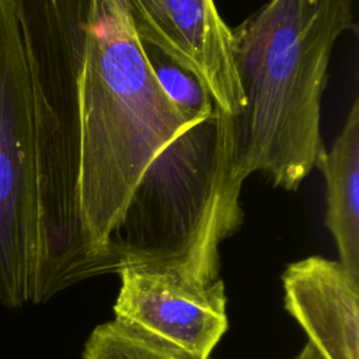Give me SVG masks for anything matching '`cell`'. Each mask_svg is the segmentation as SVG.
<instances>
[{
	"label": "cell",
	"instance_id": "cell-6",
	"mask_svg": "<svg viewBox=\"0 0 359 359\" xmlns=\"http://www.w3.org/2000/svg\"><path fill=\"white\" fill-rule=\"evenodd\" d=\"M285 309L324 359H359V276L339 259L311 255L282 275Z\"/></svg>",
	"mask_w": 359,
	"mask_h": 359
},
{
	"label": "cell",
	"instance_id": "cell-9",
	"mask_svg": "<svg viewBox=\"0 0 359 359\" xmlns=\"http://www.w3.org/2000/svg\"><path fill=\"white\" fill-rule=\"evenodd\" d=\"M83 359H198L112 320L100 324L86 341ZM210 359V358H209Z\"/></svg>",
	"mask_w": 359,
	"mask_h": 359
},
{
	"label": "cell",
	"instance_id": "cell-7",
	"mask_svg": "<svg viewBox=\"0 0 359 359\" xmlns=\"http://www.w3.org/2000/svg\"><path fill=\"white\" fill-rule=\"evenodd\" d=\"M316 167L323 172L327 191L325 226L334 237L339 261L359 276V98L331 149Z\"/></svg>",
	"mask_w": 359,
	"mask_h": 359
},
{
	"label": "cell",
	"instance_id": "cell-2",
	"mask_svg": "<svg viewBox=\"0 0 359 359\" xmlns=\"http://www.w3.org/2000/svg\"><path fill=\"white\" fill-rule=\"evenodd\" d=\"M353 0H269L231 28L244 105L230 122L229 181L254 172L296 191L325 151L321 102L334 45L355 31Z\"/></svg>",
	"mask_w": 359,
	"mask_h": 359
},
{
	"label": "cell",
	"instance_id": "cell-10",
	"mask_svg": "<svg viewBox=\"0 0 359 359\" xmlns=\"http://www.w3.org/2000/svg\"><path fill=\"white\" fill-rule=\"evenodd\" d=\"M294 359H323V358L314 349L306 346L300 351V353Z\"/></svg>",
	"mask_w": 359,
	"mask_h": 359
},
{
	"label": "cell",
	"instance_id": "cell-8",
	"mask_svg": "<svg viewBox=\"0 0 359 359\" xmlns=\"http://www.w3.org/2000/svg\"><path fill=\"white\" fill-rule=\"evenodd\" d=\"M142 45L156 80L187 123H199L222 111L192 72L174 62L158 48L147 42H142Z\"/></svg>",
	"mask_w": 359,
	"mask_h": 359
},
{
	"label": "cell",
	"instance_id": "cell-5",
	"mask_svg": "<svg viewBox=\"0 0 359 359\" xmlns=\"http://www.w3.org/2000/svg\"><path fill=\"white\" fill-rule=\"evenodd\" d=\"M135 31L142 42L164 52L192 72L229 118L244 98L231 52V28L215 0H129Z\"/></svg>",
	"mask_w": 359,
	"mask_h": 359
},
{
	"label": "cell",
	"instance_id": "cell-4",
	"mask_svg": "<svg viewBox=\"0 0 359 359\" xmlns=\"http://www.w3.org/2000/svg\"><path fill=\"white\" fill-rule=\"evenodd\" d=\"M115 321L198 359H209L229 330L227 296L219 279L201 286L158 269L126 265Z\"/></svg>",
	"mask_w": 359,
	"mask_h": 359
},
{
	"label": "cell",
	"instance_id": "cell-1",
	"mask_svg": "<svg viewBox=\"0 0 359 359\" xmlns=\"http://www.w3.org/2000/svg\"><path fill=\"white\" fill-rule=\"evenodd\" d=\"M32 97L42 251L34 303L121 259L196 269L243 223L230 122L191 125L156 80L129 0H14Z\"/></svg>",
	"mask_w": 359,
	"mask_h": 359
},
{
	"label": "cell",
	"instance_id": "cell-3",
	"mask_svg": "<svg viewBox=\"0 0 359 359\" xmlns=\"http://www.w3.org/2000/svg\"><path fill=\"white\" fill-rule=\"evenodd\" d=\"M42 219L29 76L14 0H0V302L32 303Z\"/></svg>",
	"mask_w": 359,
	"mask_h": 359
}]
</instances>
